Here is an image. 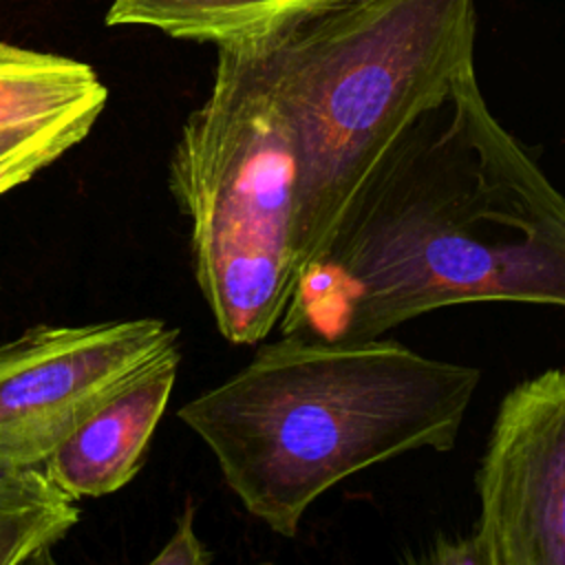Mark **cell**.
<instances>
[{"instance_id": "obj_1", "label": "cell", "mask_w": 565, "mask_h": 565, "mask_svg": "<svg viewBox=\"0 0 565 565\" xmlns=\"http://www.w3.org/2000/svg\"><path fill=\"white\" fill-rule=\"evenodd\" d=\"M470 302L565 307V194L490 113L475 73L382 157L276 331L360 342Z\"/></svg>"}, {"instance_id": "obj_2", "label": "cell", "mask_w": 565, "mask_h": 565, "mask_svg": "<svg viewBox=\"0 0 565 565\" xmlns=\"http://www.w3.org/2000/svg\"><path fill=\"white\" fill-rule=\"evenodd\" d=\"M479 382L477 366L391 338L280 335L179 417L243 508L291 539L335 483L413 450H450Z\"/></svg>"}, {"instance_id": "obj_3", "label": "cell", "mask_w": 565, "mask_h": 565, "mask_svg": "<svg viewBox=\"0 0 565 565\" xmlns=\"http://www.w3.org/2000/svg\"><path fill=\"white\" fill-rule=\"evenodd\" d=\"M477 0H351L267 35L296 135L302 267L397 137L475 73Z\"/></svg>"}, {"instance_id": "obj_4", "label": "cell", "mask_w": 565, "mask_h": 565, "mask_svg": "<svg viewBox=\"0 0 565 565\" xmlns=\"http://www.w3.org/2000/svg\"><path fill=\"white\" fill-rule=\"evenodd\" d=\"M267 35L216 44L210 95L185 119L168 177L190 218L196 285L218 333L234 344L276 331L302 271L298 148L269 71Z\"/></svg>"}, {"instance_id": "obj_5", "label": "cell", "mask_w": 565, "mask_h": 565, "mask_svg": "<svg viewBox=\"0 0 565 565\" xmlns=\"http://www.w3.org/2000/svg\"><path fill=\"white\" fill-rule=\"evenodd\" d=\"M179 351L154 318L38 324L0 344V470L42 468L106 399Z\"/></svg>"}, {"instance_id": "obj_6", "label": "cell", "mask_w": 565, "mask_h": 565, "mask_svg": "<svg viewBox=\"0 0 565 565\" xmlns=\"http://www.w3.org/2000/svg\"><path fill=\"white\" fill-rule=\"evenodd\" d=\"M477 494L472 539L483 565H565V369L503 397Z\"/></svg>"}, {"instance_id": "obj_7", "label": "cell", "mask_w": 565, "mask_h": 565, "mask_svg": "<svg viewBox=\"0 0 565 565\" xmlns=\"http://www.w3.org/2000/svg\"><path fill=\"white\" fill-rule=\"evenodd\" d=\"M106 99L93 66L0 42V196L77 146Z\"/></svg>"}, {"instance_id": "obj_8", "label": "cell", "mask_w": 565, "mask_h": 565, "mask_svg": "<svg viewBox=\"0 0 565 565\" xmlns=\"http://www.w3.org/2000/svg\"><path fill=\"white\" fill-rule=\"evenodd\" d=\"M181 353L154 366L95 408L44 461V475L71 499L104 497L141 468L143 450L168 406Z\"/></svg>"}, {"instance_id": "obj_9", "label": "cell", "mask_w": 565, "mask_h": 565, "mask_svg": "<svg viewBox=\"0 0 565 565\" xmlns=\"http://www.w3.org/2000/svg\"><path fill=\"white\" fill-rule=\"evenodd\" d=\"M351 0H113L106 22L154 26L172 38L223 42L287 29Z\"/></svg>"}, {"instance_id": "obj_10", "label": "cell", "mask_w": 565, "mask_h": 565, "mask_svg": "<svg viewBox=\"0 0 565 565\" xmlns=\"http://www.w3.org/2000/svg\"><path fill=\"white\" fill-rule=\"evenodd\" d=\"M79 510L42 468L0 470V565L53 563Z\"/></svg>"}, {"instance_id": "obj_11", "label": "cell", "mask_w": 565, "mask_h": 565, "mask_svg": "<svg viewBox=\"0 0 565 565\" xmlns=\"http://www.w3.org/2000/svg\"><path fill=\"white\" fill-rule=\"evenodd\" d=\"M212 552L205 550L194 532V510L188 505L163 550L152 558V565H207Z\"/></svg>"}, {"instance_id": "obj_12", "label": "cell", "mask_w": 565, "mask_h": 565, "mask_svg": "<svg viewBox=\"0 0 565 565\" xmlns=\"http://www.w3.org/2000/svg\"><path fill=\"white\" fill-rule=\"evenodd\" d=\"M424 561L439 565H483L472 534L459 539H439Z\"/></svg>"}]
</instances>
